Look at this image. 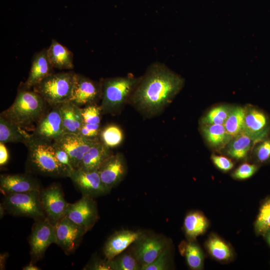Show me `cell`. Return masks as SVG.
<instances>
[{"label": "cell", "mask_w": 270, "mask_h": 270, "mask_svg": "<svg viewBox=\"0 0 270 270\" xmlns=\"http://www.w3.org/2000/svg\"><path fill=\"white\" fill-rule=\"evenodd\" d=\"M64 133L78 134L84 124L81 108L71 101L60 104Z\"/></svg>", "instance_id": "21"}, {"label": "cell", "mask_w": 270, "mask_h": 270, "mask_svg": "<svg viewBox=\"0 0 270 270\" xmlns=\"http://www.w3.org/2000/svg\"><path fill=\"white\" fill-rule=\"evenodd\" d=\"M110 262L112 270H141L142 268L133 252H122Z\"/></svg>", "instance_id": "30"}, {"label": "cell", "mask_w": 270, "mask_h": 270, "mask_svg": "<svg viewBox=\"0 0 270 270\" xmlns=\"http://www.w3.org/2000/svg\"><path fill=\"white\" fill-rule=\"evenodd\" d=\"M184 254L188 266L192 270H200L203 267L204 256L198 245L193 242L186 244Z\"/></svg>", "instance_id": "32"}, {"label": "cell", "mask_w": 270, "mask_h": 270, "mask_svg": "<svg viewBox=\"0 0 270 270\" xmlns=\"http://www.w3.org/2000/svg\"><path fill=\"white\" fill-rule=\"evenodd\" d=\"M48 59L54 68L72 70L74 68L73 54L66 47L52 39L46 49Z\"/></svg>", "instance_id": "22"}, {"label": "cell", "mask_w": 270, "mask_h": 270, "mask_svg": "<svg viewBox=\"0 0 270 270\" xmlns=\"http://www.w3.org/2000/svg\"><path fill=\"white\" fill-rule=\"evenodd\" d=\"M40 200L46 218L52 224L55 225L66 216L69 203L65 200L59 184L54 183L42 189Z\"/></svg>", "instance_id": "8"}, {"label": "cell", "mask_w": 270, "mask_h": 270, "mask_svg": "<svg viewBox=\"0 0 270 270\" xmlns=\"http://www.w3.org/2000/svg\"><path fill=\"white\" fill-rule=\"evenodd\" d=\"M100 140L108 148L119 146L124 139L123 132L120 128L115 124H110L100 130Z\"/></svg>", "instance_id": "31"}, {"label": "cell", "mask_w": 270, "mask_h": 270, "mask_svg": "<svg viewBox=\"0 0 270 270\" xmlns=\"http://www.w3.org/2000/svg\"><path fill=\"white\" fill-rule=\"evenodd\" d=\"M140 232L122 230L114 232L107 240L104 248V258L110 260L124 252L142 234Z\"/></svg>", "instance_id": "18"}, {"label": "cell", "mask_w": 270, "mask_h": 270, "mask_svg": "<svg viewBox=\"0 0 270 270\" xmlns=\"http://www.w3.org/2000/svg\"><path fill=\"white\" fill-rule=\"evenodd\" d=\"M76 73L72 71L52 73L33 88L48 104L59 105L70 101L73 94Z\"/></svg>", "instance_id": "4"}, {"label": "cell", "mask_w": 270, "mask_h": 270, "mask_svg": "<svg viewBox=\"0 0 270 270\" xmlns=\"http://www.w3.org/2000/svg\"><path fill=\"white\" fill-rule=\"evenodd\" d=\"M206 247L210 254L218 260L227 261L232 256V252L229 245L216 235L208 238Z\"/></svg>", "instance_id": "27"}, {"label": "cell", "mask_w": 270, "mask_h": 270, "mask_svg": "<svg viewBox=\"0 0 270 270\" xmlns=\"http://www.w3.org/2000/svg\"><path fill=\"white\" fill-rule=\"evenodd\" d=\"M100 124H84L79 134L88 138H96L100 136Z\"/></svg>", "instance_id": "41"}, {"label": "cell", "mask_w": 270, "mask_h": 270, "mask_svg": "<svg viewBox=\"0 0 270 270\" xmlns=\"http://www.w3.org/2000/svg\"><path fill=\"white\" fill-rule=\"evenodd\" d=\"M29 134L16 124L0 115V142H21L26 146L31 138Z\"/></svg>", "instance_id": "24"}, {"label": "cell", "mask_w": 270, "mask_h": 270, "mask_svg": "<svg viewBox=\"0 0 270 270\" xmlns=\"http://www.w3.org/2000/svg\"><path fill=\"white\" fill-rule=\"evenodd\" d=\"M211 158L215 166L222 170L228 171L234 167L233 162L226 157L212 154Z\"/></svg>", "instance_id": "42"}, {"label": "cell", "mask_w": 270, "mask_h": 270, "mask_svg": "<svg viewBox=\"0 0 270 270\" xmlns=\"http://www.w3.org/2000/svg\"><path fill=\"white\" fill-rule=\"evenodd\" d=\"M252 139L244 132L234 136L230 142L228 150V154L236 159H242L246 156L250 150L252 142Z\"/></svg>", "instance_id": "28"}, {"label": "cell", "mask_w": 270, "mask_h": 270, "mask_svg": "<svg viewBox=\"0 0 270 270\" xmlns=\"http://www.w3.org/2000/svg\"><path fill=\"white\" fill-rule=\"evenodd\" d=\"M51 107L36 124L32 134L39 139L54 142L64 132L60 104Z\"/></svg>", "instance_id": "11"}, {"label": "cell", "mask_w": 270, "mask_h": 270, "mask_svg": "<svg viewBox=\"0 0 270 270\" xmlns=\"http://www.w3.org/2000/svg\"><path fill=\"white\" fill-rule=\"evenodd\" d=\"M208 222L206 217L200 212H189L185 217L184 228L186 236L194 240L203 234L207 229Z\"/></svg>", "instance_id": "25"}, {"label": "cell", "mask_w": 270, "mask_h": 270, "mask_svg": "<svg viewBox=\"0 0 270 270\" xmlns=\"http://www.w3.org/2000/svg\"><path fill=\"white\" fill-rule=\"evenodd\" d=\"M141 78L129 75L103 79L100 106L102 112L110 113L120 108L130 97Z\"/></svg>", "instance_id": "5"}, {"label": "cell", "mask_w": 270, "mask_h": 270, "mask_svg": "<svg viewBox=\"0 0 270 270\" xmlns=\"http://www.w3.org/2000/svg\"><path fill=\"white\" fill-rule=\"evenodd\" d=\"M101 82H98L76 74L71 102L78 106L94 103L102 96Z\"/></svg>", "instance_id": "16"}, {"label": "cell", "mask_w": 270, "mask_h": 270, "mask_svg": "<svg viewBox=\"0 0 270 270\" xmlns=\"http://www.w3.org/2000/svg\"><path fill=\"white\" fill-rule=\"evenodd\" d=\"M254 227L256 232L262 235L270 228V198L261 206Z\"/></svg>", "instance_id": "33"}, {"label": "cell", "mask_w": 270, "mask_h": 270, "mask_svg": "<svg viewBox=\"0 0 270 270\" xmlns=\"http://www.w3.org/2000/svg\"><path fill=\"white\" fill-rule=\"evenodd\" d=\"M202 131L208 143L216 147L224 144L230 138L224 124H204Z\"/></svg>", "instance_id": "29"}, {"label": "cell", "mask_w": 270, "mask_h": 270, "mask_svg": "<svg viewBox=\"0 0 270 270\" xmlns=\"http://www.w3.org/2000/svg\"><path fill=\"white\" fill-rule=\"evenodd\" d=\"M2 204L6 212L13 216L29 217L35 220L46 217L40 202V192L6 194Z\"/></svg>", "instance_id": "6"}, {"label": "cell", "mask_w": 270, "mask_h": 270, "mask_svg": "<svg viewBox=\"0 0 270 270\" xmlns=\"http://www.w3.org/2000/svg\"><path fill=\"white\" fill-rule=\"evenodd\" d=\"M170 248L168 244L152 262L142 266L141 270H168L170 267Z\"/></svg>", "instance_id": "35"}, {"label": "cell", "mask_w": 270, "mask_h": 270, "mask_svg": "<svg viewBox=\"0 0 270 270\" xmlns=\"http://www.w3.org/2000/svg\"><path fill=\"white\" fill-rule=\"evenodd\" d=\"M18 89L12 104L0 115L21 128L37 123L46 112L48 105L34 90Z\"/></svg>", "instance_id": "2"}, {"label": "cell", "mask_w": 270, "mask_h": 270, "mask_svg": "<svg viewBox=\"0 0 270 270\" xmlns=\"http://www.w3.org/2000/svg\"><path fill=\"white\" fill-rule=\"evenodd\" d=\"M269 128L268 118L262 112L254 108L246 109L242 132L250 136L254 142L264 140Z\"/></svg>", "instance_id": "19"}, {"label": "cell", "mask_w": 270, "mask_h": 270, "mask_svg": "<svg viewBox=\"0 0 270 270\" xmlns=\"http://www.w3.org/2000/svg\"><path fill=\"white\" fill-rule=\"evenodd\" d=\"M69 178L82 195L94 198L104 195L110 192L102 182L98 170L76 169Z\"/></svg>", "instance_id": "13"}, {"label": "cell", "mask_w": 270, "mask_h": 270, "mask_svg": "<svg viewBox=\"0 0 270 270\" xmlns=\"http://www.w3.org/2000/svg\"><path fill=\"white\" fill-rule=\"evenodd\" d=\"M134 244L132 252L142 267L152 262L168 245L162 236L142 234Z\"/></svg>", "instance_id": "14"}, {"label": "cell", "mask_w": 270, "mask_h": 270, "mask_svg": "<svg viewBox=\"0 0 270 270\" xmlns=\"http://www.w3.org/2000/svg\"><path fill=\"white\" fill-rule=\"evenodd\" d=\"M55 242L54 225L46 217L36 220L28 239L32 262L35 263L41 260L48 247Z\"/></svg>", "instance_id": "7"}, {"label": "cell", "mask_w": 270, "mask_h": 270, "mask_svg": "<svg viewBox=\"0 0 270 270\" xmlns=\"http://www.w3.org/2000/svg\"><path fill=\"white\" fill-rule=\"evenodd\" d=\"M264 236H265L268 244L270 245V228L265 232Z\"/></svg>", "instance_id": "47"}, {"label": "cell", "mask_w": 270, "mask_h": 270, "mask_svg": "<svg viewBox=\"0 0 270 270\" xmlns=\"http://www.w3.org/2000/svg\"><path fill=\"white\" fill-rule=\"evenodd\" d=\"M54 68L47 56L46 49L36 52L32 58L28 78L22 87L30 89L39 84L46 77L54 73Z\"/></svg>", "instance_id": "20"}, {"label": "cell", "mask_w": 270, "mask_h": 270, "mask_svg": "<svg viewBox=\"0 0 270 270\" xmlns=\"http://www.w3.org/2000/svg\"><path fill=\"white\" fill-rule=\"evenodd\" d=\"M184 84V79L166 65L154 62L148 66L130 98L139 109L154 114L170 102Z\"/></svg>", "instance_id": "1"}, {"label": "cell", "mask_w": 270, "mask_h": 270, "mask_svg": "<svg viewBox=\"0 0 270 270\" xmlns=\"http://www.w3.org/2000/svg\"><path fill=\"white\" fill-rule=\"evenodd\" d=\"M9 159V154L4 144L0 142V166L6 164Z\"/></svg>", "instance_id": "43"}, {"label": "cell", "mask_w": 270, "mask_h": 270, "mask_svg": "<svg viewBox=\"0 0 270 270\" xmlns=\"http://www.w3.org/2000/svg\"><path fill=\"white\" fill-rule=\"evenodd\" d=\"M6 208L3 204L1 203L0 204V218H2L4 214L6 212Z\"/></svg>", "instance_id": "46"}, {"label": "cell", "mask_w": 270, "mask_h": 270, "mask_svg": "<svg viewBox=\"0 0 270 270\" xmlns=\"http://www.w3.org/2000/svg\"><path fill=\"white\" fill-rule=\"evenodd\" d=\"M26 146L28 163L34 172L52 177H68L56 158L53 142L39 139L32 134Z\"/></svg>", "instance_id": "3"}, {"label": "cell", "mask_w": 270, "mask_h": 270, "mask_svg": "<svg viewBox=\"0 0 270 270\" xmlns=\"http://www.w3.org/2000/svg\"><path fill=\"white\" fill-rule=\"evenodd\" d=\"M111 154L110 148L98 140L84 154L77 169L98 170Z\"/></svg>", "instance_id": "23"}, {"label": "cell", "mask_w": 270, "mask_h": 270, "mask_svg": "<svg viewBox=\"0 0 270 270\" xmlns=\"http://www.w3.org/2000/svg\"><path fill=\"white\" fill-rule=\"evenodd\" d=\"M23 270H40L38 266H36L34 262L31 261V262L28 265L24 266L22 268Z\"/></svg>", "instance_id": "44"}, {"label": "cell", "mask_w": 270, "mask_h": 270, "mask_svg": "<svg viewBox=\"0 0 270 270\" xmlns=\"http://www.w3.org/2000/svg\"><path fill=\"white\" fill-rule=\"evenodd\" d=\"M0 189L4 195L31 192H40L38 181L28 174H3L0 176Z\"/></svg>", "instance_id": "15"}, {"label": "cell", "mask_w": 270, "mask_h": 270, "mask_svg": "<svg viewBox=\"0 0 270 270\" xmlns=\"http://www.w3.org/2000/svg\"><path fill=\"white\" fill-rule=\"evenodd\" d=\"M230 108L225 106H220L211 109L202 118L204 124H224L229 114Z\"/></svg>", "instance_id": "34"}, {"label": "cell", "mask_w": 270, "mask_h": 270, "mask_svg": "<svg viewBox=\"0 0 270 270\" xmlns=\"http://www.w3.org/2000/svg\"><path fill=\"white\" fill-rule=\"evenodd\" d=\"M256 150V155L258 161L266 162L270 160V139H264Z\"/></svg>", "instance_id": "39"}, {"label": "cell", "mask_w": 270, "mask_h": 270, "mask_svg": "<svg viewBox=\"0 0 270 270\" xmlns=\"http://www.w3.org/2000/svg\"><path fill=\"white\" fill-rule=\"evenodd\" d=\"M84 270H112L110 260L105 258L103 260L96 257H93Z\"/></svg>", "instance_id": "40"}, {"label": "cell", "mask_w": 270, "mask_h": 270, "mask_svg": "<svg viewBox=\"0 0 270 270\" xmlns=\"http://www.w3.org/2000/svg\"><path fill=\"white\" fill-rule=\"evenodd\" d=\"M54 226L55 244L66 254H70L76 250L87 232L66 216L60 220Z\"/></svg>", "instance_id": "10"}, {"label": "cell", "mask_w": 270, "mask_h": 270, "mask_svg": "<svg viewBox=\"0 0 270 270\" xmlns=\"http://www.w3.org/2000/svg\"><path fill=\"white\" fill-rule=\"evenodd\" d=\"M56 156L58 162L62 166L68 177H70L71 174L75 170L74 168L68 153L62 148L53 142Z\"/></svg>", "instance_id": "37"}, {"label": "cell", "mask_w": 270, "mask_h": 270, "mask_svg": "<svg viewBox=\"0 0 270 270\" xmlns=\"http://www.w3.org/2000/svg\"><path fill=\"white\" fill-rule=\"evenodd\" d=\"M246 109L241 106L230 110L228 118L224 124L228 134L234 137L243 132Z\"/></svg>", "instance_id": "26"}, {"label": "cell", "mask_w": 270, "mask_h": 270, "mask_svg": "<svg viewBox=\"0 0 270 270\" xmlns=\"http://www.w3.org/2000/svg\"><path fill=\"white\" fill-rule=\"evenodd\" d=\"M81 112L84 124H100L102 112L100 106H98L95 103L90 104L86 105L84 108H81Z\"/></svg>", "instance_id": "36"}, {"label": "cell", "mask_w": 270, "mask_h": 270, "mask_svg": "<svg viewBox=\"0 0 270 270\" xmlns=\"http://www.w3.org/2000/svg\"><path fill=\"white\" fill-rule=\"evenodd\" d=\"M94 198L82 195V198L73 204H69L66 216L86 232L90 230L98 220V212Z\"/></svg>", "instance_id": "9"}, {"label": "cell", "mask_w": 270, "mask_h": 270, "mask_svg": "<svg viewBox=\"0 0 270 270\" xmlns=\"http://www.w3.org/2000/svg\"><path fill=\"white\" fill-rule=\"evenodd\" d=\"M6 254H2V256H0V269H2V268H2H4V262H5V260H6V258L8 256Z\"/></svg>", "instance_id": "45"}, {"label": "cell", "mask_w": 270, "mask_h": 270, "mask_svg": "<svg viewBox=\"0 0 270 270\" xmlns=\"http://www.w3.org/2000/svg\"><path fill=\"white\" fill-rule=\"evenodd\" d=\"M257 170L254 164L244 163L241 164L233 173L232 176L235 178L244 180L252 176Z\"/></svg>", "instance_id": "38"}, {"label": "cell", "mask_w": 270, "mask_h": 270, "mask_svg": "<svg viewBox=\"0 0 270 270\" xmlns=\"http://www.w3.org/2000/svg\"><path fill=\"white\" fill-rule=\"evenodd\" d=\"M100 138H88L80 134L64 133L53 142L68 154L74 169H77L84 154Z\"/></svg>", "instance_id": "12"}, {"label": "cell", "mask_w": 270, "mask_h": 270, "mask_svg": "<svg viewBox=\"0 0 270 270\" xmlns=\"http://www.w3.org/2000/svg\"><path fill=\"white\" fill-rule=\"evenodd\" d=\"M98 170L102 182L110 190L126 174V164L123 156L120 153L111 154Z\"/></svg>", "instance_id": "17"}]
</instances>
